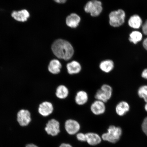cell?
<instances>
[{
	"instance_id": "6",
	"label": "cell",
	"mask_w": 147,
	"mask_h": 147,
	"mask_svg": "<svg viewBox=\"0 0 147 147\" xmlns=\"http://www.w3.org/2000/svg\"><path fill=\"white\" fill-rule=\"evenodd\" d=\"M17 120L21 126L28 125L32 121L30 112L27 109L20 110L17 113Z\"/></svg>"
},
{
	"instance_id": "10",
	"label": "cell",
	"mask_w": 147,
	"mask_h": 147,
	"mask_svg": "<svg viewBox=\"0 0 147 147\" xmlns=\"http://www.w3.org/2000/svg\"><path fill=\"white\" fill-rule=\"evenodd\" d=\"M90 108L92 113L96 115H102L106 111L105 102L99 100L94 101L92 104Z\"/></svg>"
},
{
	"instance_id": "18",
	"label": "cell",
	"mask_w": 147,
	"mask_h": 147,
	"mask_svg": "<svg viewBox=\"0 0 147 147\" xmlns=\"http://www.w3.org/2000/svg\"><path fill=\"white\" fill-rule=\"evenodd\" d=\"M88 94L84 91H80L77 93L75 97V101L79 105H83L88 102Z\"/></svg>"
},
{
	"instance_id": "29",
	"label": "cell",
	"mask_w": 147,
	"mask_h": 147,
	"mask_svg": "<svg viewBox=\"0 0 147 147\" xmlns=\"http://www.w3.org/2000/svg\"><path fill=\"white\" fill-rule=\"evenodd\" d=\"M56 2L59 3H65L67 0H54Z\"/></svg>"
},
{
	"instance_id": "14",
	"label": "cell",
	"mask_w": 147,
	"mask_h": 147,
	"mask_svg": "<svg viewBox=\"0 0 147 147\" xmlns=\"http://www.w3.org/2000/svg\"><path fill=\"white\" fill-rule=\"evenodd\" d=\"M80 16L76 13H72L66 18V23L69 27L75 28L78 26L80 21Z\"/></svg>"
},
{
	"instance_id": "19",
	"label": "cell",
	"mask_w": 147,
	"mask_h": 147,
	"mask_svg": "<svg viewBox=\"0 0 147 147\" xmlns=\"http://www.w3.org/2000/svg\"><path fill=\"white\" fill-rule=\"evenodd\" d=\"M100 69L103 72L109 73L114 67V63L111 60H106L101 62L99 65Z\"/></svg>"
},
{
	"instance_id": "4",
	"label": "cell",
	"mask_w": 147,
	"mask_h": 147,
	"mask_svg": "<svg viewBox=\"0 0 147 147\" xmlns=\"http://www.w3.org/2000/svg\"><path fill=\"white\" fill-rule=\"evenodd\" d=\"M84 9L86 12L90 14L92 16L96 17L102 12V3L98 0H92L88 2Z\"/></svg>"
},
{
	"instance_id": "30",
	"label": "cell",
	"mask_w": 147,
	"mask_h": 147,
	"mask_svg": "<svg viewBox=\"0 0 147 147\" xmlns=\"http://www.w3.org/2000/svg\"><path fill=\"white\" fill-rule=\"evenodd\" d=\"M26 147H38L37 146H36V145L33 144H27L26 146Z\"/></svg>"
},
{
	"instance_id": "24",
	"label": "cell",
	"mask_w": 147,
	"mask_h": 147,
	"mask_svg": "<svg viewBox=\"0 0 147 147\" xmlns=\"http://www.w3.org/2000/svg\"><path fill=\"white\" fill-rule=\"evenodd\" d=\"M142 128L143 131L147 136V117H146L143 121Z\"/></svg>"
},
{
	"instance_id": "16",
	"label": "cell",
	"mask_w": 147,
	"mask_h": 147,
	"mask_svg": "<svg viewBox=\"0 0 147 147\" xmlns=\"http://www.w3.org/2000/svg\"><path fill=\"white\" fill-rule=\"evenodd\" d=\"M86 141L90 145L94 146L100 143L101 138L98 134L93 133H89L86 134Z\"/></svg>"
},
{
	"instance_id": "17",
	"label": "cell",
	"mask_w": 147,
	"mask_h": 147,
	"mask_svg": "<svg viewBox=\"0 0 147 147\" xmlns=\"http://www.w3.org/2000/svg\"><path fill=\"white\" fill-rule=\"evenodd\" d=\"M128 23L130 27L135 29L140 28L142 25V20L138 15H134L129 18Z\"/></svg>"
},
{
	"instance_id": "28",
	"label": "cell",
	"mask_w": 147,
	"mask_h": 147,
	"mask_svg": "<svg viewBox=\"0 0 147 147\" xmlns=\"http://www.w3.org/2000/svg\"><path fill=\"white\" fill-rule=\"evenodd\" d=\"M59 147H73L70 144L67 143H63L61 144Z\"/></svg>"
},
{
	"instance_id": "13",
	"label": "cell",
	"mask_w": 147,
	"mask_h": 147,
	"mask_svg": "<svg viewBox=\"0 0 147 147\" xmlns=\"http://www.w3.org/2000/svg\"><path fill=\"white\" fill-rule=\"evenodd\" d=\"M67 69L69 74H76L80 72L82 67L79 62L76 61H73L67 64Z\"/></svg>"
},
{
	"instance_id": "25",
	"label": "cell",
	"mask_w": 147,
	"mask_h": 147,
	"mask_svg": "<svg viewBox=\"0 0 147 147\" xmlns=\"http://www.w3.org/2000/svg\"><path fill=\"white\" fill-rule=\"evenodd\" d=\"M142 30L143 34L147 36V20L142 25Z\"/></svg>"
},
{
	"instance_id": "9",
	"label": "cell",
	"mask_w": 147,
	"mask_h": 147,
	"mask_svg": "<svg viewBox=\"0 0 147 147\" xmlns=\"http://www.w3.org/2000/svg\"><path fill=\"white\" fill-rule=\"evenodd\" d=\"M65 128L68 134L73 135L78 133L80 129V126L78 121L72 119H69L66 121Z\"/></svg>"
},
{
	"instance_id": "23",
	"label": "cell",
	"mask_w": 147,
	"mask_h": 147,
	"mask_svg": "<svg viewBox=\"0 0 147 147\" xmlns=\"http://www.w3.org/2000/svg\"><path fill=\"white\" fill-rule=\"evenodd\" d=\"M77 138L79 141L82 142L86 141V134L82 133H79L77 134Z\"/></svg>"
},
{
	"instance_id": "1",
	"label": "cell",
	"mask_w": 147,
	"mask_h": 147,
	"mask_svg": "<svg viewBox=\"0 0 147 147\" xmlns=\"http://www.w3.org/2000/svg\"><path fill=\"white\" fill-rule=\"evenodd\" d=\"M51 49L57 57L60 59L68 60L74 54V49L69 42L62 39H58L53 44Z\"/></svg>"
},
{
	"instance_id": "3",
	"label": "cell",
	"mask_w": 147,
	"mask_h": 147,
	"mask_svg": "<svg viewBox=\"0 0 147 147\" xmlns=\"http://www.w3.org/2000/svg\"><path fill=\"white\" fill-rule=\"evenodd\" d=\"M125 16V13L122 9L113 11L109 15L110 25L115 27L120 26L124 23Z\"/></svg>"
},
{
	"instance_id": "8",
	"label": "cell",
	"mask_w": 147,
	"mask_h": 147,
	"mask_svg": "<svg viewBox=\"0 0 147 147\" xmlns=\"http://www.w3.org/2000/svg\"><path fill=\"white\" fill-rule=\"evenodd\" d=\"M53 105L48 101H45L39 105L38 112L42 116L46 117L51 115L54 111Z\"/></svg>"
},
{
	"instance_id": "21",
	"label": "cell",
	"mask_w": 147,
	"mask_h": 147,
	"mask_svg": "<svg viewBox=\"0 0 147 147\" xmlns=\"http://www.w3.org/2000/svg\"><path fill=\"white\" fill-rule=\"evenodd\" d=\"M142 33L138 31H133L130 33L129 38V41L134 44H137L142 40Z\"/></svg>"
},
{
	"instance_id": "27",
	"label": "cell",
	"mask_w": 147,
	"mask_h": 147,
	"mask_svg": "<svg viewBox=\"0 0 147 147\" xmlns=\"http://www.w3.org/2000/svg\"><path fill=\"white\" fill-rule=\"evenodd\" d=\"M143 47L147 51V38L143 41Z\"/></svg>"
},
{
	"instance_id": "22",
	"label": "cell",
	"mask_w": 147,
	"mask_h": 147,
	"mask_svg": "<svg viewBox=\"0 0 147 147\" xmlns=\"http://www.w3.org/2000/svg\"><path fill=\"white\" fill-rule=\"evenodd\" d=\"M139 96L142 98L146 102H147V85L141 86L138 91Z\"/></svg>"
},
{
	"instance_id": "5",
	"label": "cell",
	"mask_w": 147,
	"mask_h": 147,
	"mask_svg": "<svg viewBox=\"0 0 147 147\" xmlns=\"http://www.w3.org/2000/svg\"><path fill=\"white\" fill-rule=\"evenodd\" d=\"M112 93L113 89L111 86L108 84H104L97 91L95 95V98L97 100L105 103L111 98Z\"/></svg>"
},
{
	"instance_id": "2",
	"label": "cell",
	"mask_w": 147,
	"mask_h": 147,
	"mask_svg": "<svg viewBox=\"0 0 147 147\" xmlns=\"http://www.w3.org/2000/svg\"><path fill=\"white\" fill-rule=\"evenodd\" d=\"M107 133L104 134L102 136L103 140L115 143L118 141L120 139L122 131L120 127L111 125L107 130Z\"/></svg>"
},
{
	"instance_id": "7",
	"label": "cell",
	"mask_w": 147,
	"mask_h": 147,
	"mask_svg": "<svg viewBox=\"0 0 147 147\" xmlns=\"http://www.w3.org/2000/svg\"><path fill=\"white\" fill-rule=\"evenodd\" d=\"M60 123L56 119H52L49 120L46 124L45 131L49 135L55 136L60 132Z\"/></svg>"
},
{
	"instance_id": "11",
	"label": "cell",
	"mask_w": 147,
	"mask_h": 147,
	"mask_svg": "<svg viewBox=\"0 0 147 147\" xmlns=\"http://www.w3.org/2000/svg\"><path fill=\"white\" fill-rule=\"evenodd\" d=\"M11 16L16 21L25 22L30 17V14L27 10L23 9L19 11H14L12 12Z\"/></svg>"
},
{
	"instance_id": "15",
	"label": "cell",
	"mask_w": 147,
	"mask_h": 147,
	"mask_svg": "<svg viewBox=\"0 0 147 147\" xmlns=\"http://www.w3.org/2000/svg\"><path fill=\"white\" fill-rule=\"evenodd\" d=\"M130 106L127 102L122 101L117 104L115 108V111L117 115L120 116L125 115L129 111Z\"/></svg>"
},
{
	"instance_id": "20",
	"label": "cell",
	"mask_w": 147,
	"mask_h": 147,
	"mask_svg": "<svg viewBox=\"0 0 147 147\" xmlns=\"http://www.w3.org/2000/svg\"><path fill=\"white\" fill-rule=\"evenodd\" d=\"M56 96L60 99H65L69 94V90L64 85H60L57 88L56 93Z\"/></svg>"
},
{
	"instance_id": "12",
	"label": "cell",
	"mask_w": 147,
	"mask_h": 147,
	"mask_svg": "<svg viewBox=\"0 0 147 147\" xmlns=\"http://www.w3.org/2000/svg\"><path fill=\"white\" fill-rule=\"evenodd\" d=\"M62 64L59 60L53 59L49 62L48 69L49 72L53 74L56 75L59 74L62 69Z\"/></svg>"
},
{
	"instance_id": "31",
	"label": "cell",
	"mask_w": 147,
	"mask_h": 147,
	"mask_svg": "<svg viewBox=\"0 0 147 147\" xmlns=\"http://www.w3.org/2000/svg\"><path fill=\"white\" fill-rule=\"evenodd\" d=\"M144 108L145 110H146V111L147 112V102H146V104L145 105Z\"/></svg>"
},
{
	"instance_id": "26",
	"label": "cell",
	"mask_w": 147,
	"mask_h": 147,
	"mask_svg": "<svg viewBox=\"0 0 147 147\" xmlns=\"http://www.w3.org/2000/svg\"><path fill=\"white\" fill-rule=\"evenodd\" d=\"M141 76L143 78L147 80V69H145L143 70L141 74Z\"/></svg>"
}]
</instances>
